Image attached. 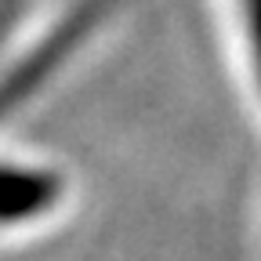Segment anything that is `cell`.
<instances>
[{"label": "cell", "mask_w": 261, "mask_h": 261, "mask_svg": "<svg viewBox=\"0 0 261 261\" xmlns=\"http://www.w3.org/2000/svg\"><path fill=\"white\" fill-rule=\"evenodd\" d=\"M65 200L69 181L55 163L0 156V236H25L51 225Z\"/></svg>", "instance_id": "cell-1"}]
</instances>
